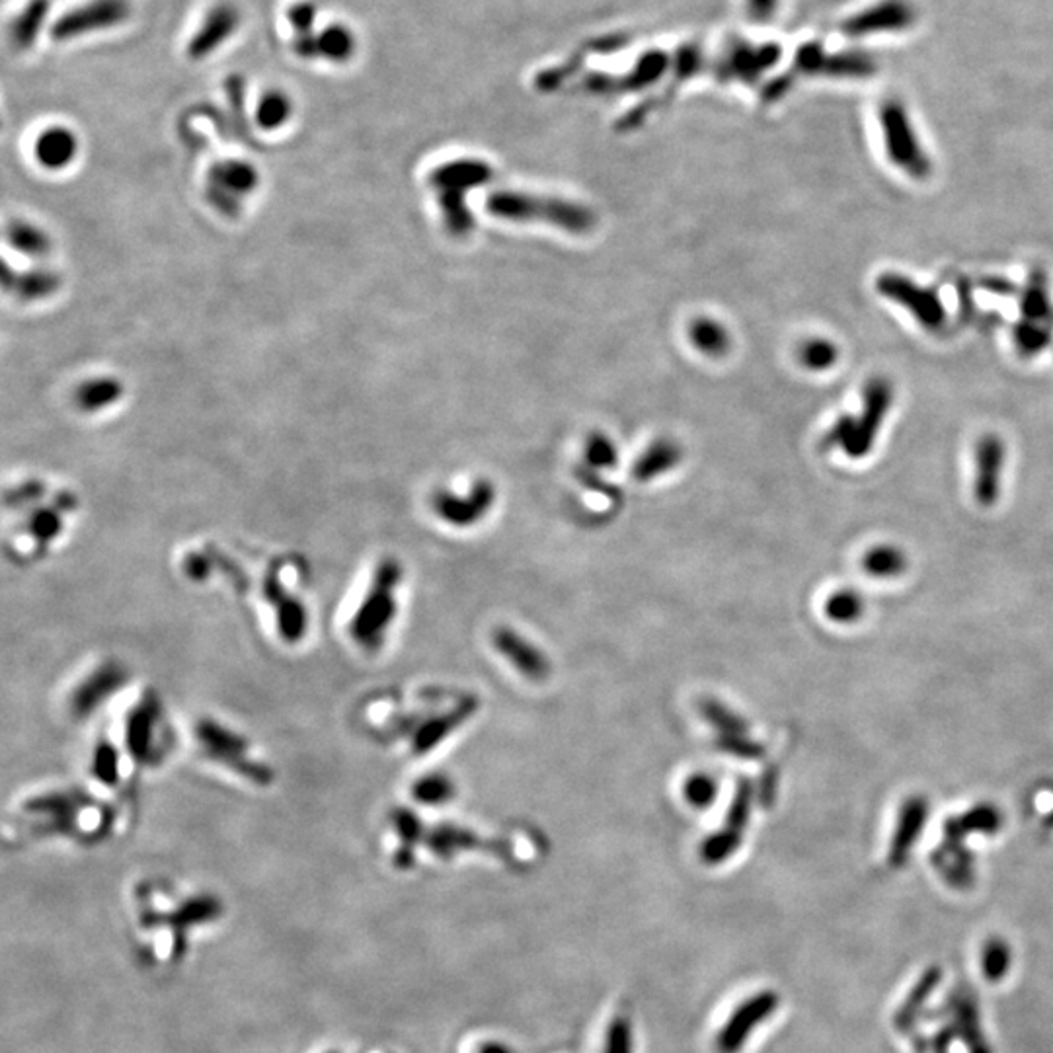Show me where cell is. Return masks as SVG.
<instances>
[{"label": "cell", "mask_w": 1053, "mask_h": 1053, "mask_svg": "<svg viewBox=\"0 0 1053 1053\" xmlns=\"http://www.w3.org/2000/svg\"><path fill=\"white\" fill-rule=\"evenodd\" d=\"M893 404L892 383L874 377L866 383L863 410L854 416H841L826 436V447H837L851 459H863L874 449L883 419Z\"/></svg>", "instance_id": "1"}, {"label": "cell", "mask_w": 1053, "mask_h": 1053, "mask_svg": "<svg viewBox=\"0 0 1053 1053\" xmlns=\"http://www.w3.org/2000/svg\"><path fill=\"white\" fill-rule=\"evenodd\" d=\"M488 210L496 217L512 221H544L574 235L589 233L596 225V217L588 208L552 198H535L522 191L492 193Z\"/></svg>", "instance_id": "2"}, {"label": "cell", "mask_w": 1053, "mask_h": 1053, "mask_svg": "<svg viewBox=\"0 0 1053 1053\" xmlns=\"http://www.w3.org/2000/svg\"><path fill=\"white\" fill-rule=\"evenodd\" d=\"M880 127L888 159L915 180H927L932 162L915 134L907 108L900 100H886L880 108Z\"/></svg>", "instance_id": "3"}, {"label": "cell", "mask_w": 1053, "mask_h": 1053, "mask_svg": "<svg viewBox=\"0 0 1053 1053\" xmlns=\"http://www.w3.org/2000/svg\"><path fill=\"white\" fill-rule=\"evenodd\" d=\"M490 168L482 162H449L431 174V186L439 193V203L446 215L447 227L453 235H465L473 227L471 213L466 211V191L485 184Z\"/></svg>", "instance_id": "4"}, {"label": "cell", "mask_w": 1053, "mask_h": 1053, "mask_svg": "<svg viewBox=\"0 0 1053 1053\" xmlns=\"http://www.w3.org/2000/svg\"><path fill=\"white\" fill-rule=\"evenodd\" d=\"M131 16L129 0H86L61 14L49 29L55 41H73L125 24Z\"/></svg>", "instance_id": "5"}, {"label": "cell", "mask_w": 1053, "mask_h": 1053, "mask_svg": "<svg viewBox=\"0 0 1053 1053\" xmlns=\"http://www.w3.org/2000/svg\"><path fill=\"white\" fill-rule=\"evenodd\" d=\"M876 291L888 301L903 306L925 330L935 333L947 324V309L939 291L930 287H920L910 277L900 276L895 272H886L876 279Z\"/></svg>", "instance_id": "6"}, {"label": "cell", "mask_w": 1053, "mask_h": 1053, "mask_svg": "<svg viewBox=\"0 0 1053 1053\" xmlns=\"http://www.w3.org/2000/svg\"><path fill=\"white\" fill-rule=\"evenodd\" d=\"M400 579V568L394 564V562H387L383 564L379 569V578H377V588L371 591L369 598L365 601L363 605V611H361V618L355 620V627H353V635L358 640H361L363 644L377 645L380 642V638L385 636V628L389 627L390 620H392V615H394V607H397V601H394V589L399 586Z\"/></svg>", "instance_id": "7"}, {"label": "cell", "mask_w": 1053, "mask_h": 1053, "mask_svg": "<svg viewBox=\"0 0 1053 1053\" xmlns=\"http://www.w3.org/2000/svg\"><path fill=\"white\" fill-rule=\"evenodd\" d=\"M751 806H753V787L750 780H740L720 831L712 833L701 844V858L704 863L714 866L728 861L731 854H736L743 841V833L750 826Z\"/></svg>", "instance_id": "8"}, {"label": "cell", "mask_w": 1053, "mask_h": 1053, "mask_svg": "<svg viewBox=\"0 0 1053 1053\" xmlns=\"http://www.w3.org/2000/svg\"><path fill=\"white\" fill-rule=\"evenodd\" d=\"M701 714L704 720L711 724L712 730L716 734V745L722 751L730 753L738 760H761L765 750L760 741L753 740L750 724L743 720L740 714H736L726 704L714 699H704L701 702Z\"/></svg>", "instance_id": "9"}, {"label": "cell", "mask_w": 1053, "mask_h": 1053, "mask_svg": "<svg viewBox=\"0 0 1053 1053\" xmlns=\"http://www.w3.org/2000/svg\"><path fill=\"white\" fill-rule=\"evenodd\" d=\"M915 20L917 14L910 0H880L847 20L843 32L851 38L898 34L912 28Z\"/></svg>", "instance_id": "10"}, {"label": "cell", "mask_w": 1053, "mask_h": 1053, "mask_svg": "<svg viewBox=\"0 0 1053 1053\" xmlns=\"http://www.w3.org/2000/svg\"><path fill=\"white\" fill-rule=\"evenodd\" d=\"M777 1006L778 996L773 991H761L757 995L745 999L716 1036L718 1053H740L753 1030L763 1025L777 1011Z\"/></svg>", "instance_id": "11"}, {"label": "cell", "mask_w": 1053, "mask_h": 1053, "mask_svg": "<svg viewBox=\"0 0 1053 1053\" xmlns=\"http://www.w3.org/2000/svg\"><path fill=\"white\" fill-rule=\"evenodd\" d=\"M1005 443L1001 437L987 434L979 437L976 446V480L974 496L981 507H991L999 502L1003 490L1005 471Z\"/></svg>", "instance_id": "12"}, {"label": "cell", "mask_w": 1053, "mask_h": 1053, "mask_svg": "<svg viewBox=\"0 0 1053 1053\" xmlns=\"http://www.w3.org/2000/svg\"><path fill=\"white\" fill-rule=\"evenodd\" d=\"M240 12L230 2H218L201 20L200 28L193 32L186 48L188 58L203 61L223 48L240 28Z\"/></svg>", "instance_id": "13"}, {"label": "cell", "mask_w": 1053, "mask_h": 1053, "mask_svg": "<svg viewBox=\"0 0 1053 1053\" xmlns=\"http://www.w3.org/2000/svg\"><path fill=\"white\" fill-rule=\"evenodd\" d=\"M493 648L529 681H544L551 675V662L537 645L531 644L513 628L493 630Z\"/></svg>", "instance_id": "14"}, {"label": "cell", "mask_w": 1053, "mask_h": 1053, "mask_svg": "<svg viewBox=\"0 0 1053 1053\" xmlns=\"http://www.w3.org/2000/svg\"><path fill=\"white\" fill-rule=\"evenodd\" d=\"M258 186V174L248 162L217 164L210 176V196L221 210H233Z\"/></svg>", "instance_id": "15"}, {"label": "cell", "mask_w": 1053, "mask_h": 1053, "mask_svg": "<svg viewBox=\"0 0 1053 1053\" xmlns=\"http://www.w3.org/2000/svg\"><path fill=\"white\" fill-rule=\"evenodd\" d=\"M493 493L492 486L488 482H478L468 496H453V493L441 492L434 500L437 515L446 519L449 525L455 527H471L480 522L486 513L492 507Z\"/></svg>", "instance_id": "16"}, {"label": "cell", "mask_w": 1053, "mask_h": 1053, "mask_svg": "<svg viewBox=\"0 0 1053 1053\" xmlns=\"http://www.w3.org/2000/svg\"><path fill=\"white\" fill-rule=\"evenodd\" d=\"M800 67L807 73H822L837 78H868L876 73V61L861 49L824 53L817 48H810L806 55L800 58Z\"/></svg>", "instance_id": "17"}, {"label": "cell", "mask_w": 1053, "mask_h": 1053, "mask_svg": "<svg viewBox=\"0 0 1053 1053\" xmlns=\"http://www.w3.org/2000/svg\"><path fill=\"white\" fill-rule=\"evenodd\" d=\"M929 810V800L919 797V794L903 800L900 814H898L895 831H893L892 847H890V858H892L893 864H902L903 861H907L913 844L919 839L923 829L927 826Z\"/></svg>", "instance_id": "18"}, {"label": "cell", "mask_w": 1053, "mask_h": 1053, "mask_svg": "<svg viewBox=\"0 0 1053 1053\" xmlns=\"http://www.w3.org/2000/svg\"><path fill=\"white\" fill-rule=\"evenodd\" d=\"M78 152V139L76 135L63 125H53L36 141V159L39 164L48 171H61L67 168L71 162L75 161Z\"/></svg>", "instance_id": "19"}, {"label": "cell", "mask_w": 1053, "mask_h": 1053, "mask_svg": "<svg viewBox=\"0 0 1053 1053\" xmlns=\"http://www.w3.org/2000/svg\"><path fill=\"white\" fill-rule=\"evenodd\" d=\"M427 844H429L431 853L441 856V858H451L453 854L461 853V851H471V849H485V851H492L498 856H507V853H505L507 849L502 843H488L473 831L459 829V827H439L429 836Z\"/></svg>", "instance_id": "20"}, {"label": "cell", "mask_w": 1053, "mask_h": 1053, "mask_svg": "<svg viewBox=\"0 0 1053 1053\" xmlns=\"http://www.w3.org/2000/svg\"><path fill=\"white\" fill-rule=\"evenodd\" d=\"M358 53V38L346 24H330L316 32V59L333 65H343Z\"/></svg>", "instance_id": "21"}, {"label": "cell", "mask_w": 1053, "mask_h": 1053, "mask_svg": "<svg viewBox=\"0 0 1053 1053\" xmlns=\"http://www.w3.org/2000/svg\"><path fill=\"white\" fill-rule=\"evenodd\" d=\"M49 9H51L49 0H28L26 2V7L22 9L18 16H14L12 24H10V39H12L14 48L26 51L36 43L39 32L43 29L46 22H48Z\"/></svg>", "instance_id": "22"}, {"label": "cell", "mask_w": 1053, "mask_h": 1053, "mask_svg": "<svg viewBox=\"0 0 1053 1053\" xmlns=\"http://www.w3.org/2000/svg\"><path fill=\"white\" fill-rule=\"evenodd\" d=\"M1023 321L1038 324H1052V301L1048 291V277L1042 269H1032L1025 291L1020 294Z\"/></svg>", "instance_id": "23"}, {"label": "cell", "mask_w": 1053, "mask_h": 1053, "mask_svg": "<svg viewBox=\"0 0 1053 1053\" xmlns=\"http://www.w3.org/2000/svg\"><path fill=\"white\" fill-rule=\"evenodd\" d=\"M476 706H478L476 699H466L465 702H461L456 706L455 711H451L449 714H443L439 718L427 722L424 730H419L418 736H416V741H414L416 750L424 753V751L436 748L437 743H441L443 738H447L451 731L459 728V724H463V722L468 720L475 714Z\"/></svg>", "instance_id": "24"}, {"label": "cell", "mask_w": 1053, "mask_h": 1053, "mask_svg": "<svg viewBox=\"0 0 1053 1053\" xmlns=\"http://www.w3.org/2000/svg\"><path fill=\"white\" fill-rule=\"evenodd\" d=\"M863 569L870 578H898L907 569V556L893 544H876L864 552Z\"/></svg>", "instance_id": "25"}, {"label": "cell", "mask_w": 1053, "mask_h": 1053, "mask_svg": "<svg viewBox=\"0 0 1053 1053\" xmlns=\"http://www.w3.org/2000/svg\"><path fill=\"white\" fill-rule=\"evenodd\" d=\"M122 390L124 389L120 380L110 379V377L85 380V385H80V389L76 390V404L85 412H98V410L114 406L122 397Z\"/></svg>", "instance_id": "26"}, {"label": "cell", "mask_w": 1053, "mask_h": 1053, "mask_svg": "<svg viewBox=\"0 0 1053 1053\" xmlns=\"http://www.w3.org/2000/svg\"><path fill=\"white\" fill-rule=\"evenodd\" d=\"M293 115V100L284 90H269L256 105V124L266 131L284 127Z\"/></svg>", "instance_id": "27"}, {"label": "cell", "mask_w": 1053, "mask_h": 1053, "mask_svg": "<svg viewBox=\"0 0 1053 1053\" xmlns=\"http://www.w3.org/2000/svg\"><path fill=\"white\" fill-rule=\"evenodd\" d=\"M864 598L854 589H839L826 601V617L837 625H853L864 615Z\"/></svg>", "instance_id": "28"}, {"label": "cell", "mask_w": 1053, "mask_h": 1053, "mask_svg": "<svg viewBox=\"0 0 1053 1053\" xmlns=\"http://www.w3.org/2000/svg\"><path fill=\"white\" fill-rule=\"evenodd\" d=\"M1013 342L1023 358H1035L1052 343V324L1020 321L1013 330Z\"/></svg>", "instance_id": "29"}, {"label": "cell", "mask_w": 1053, "mask_h": 1053, "mask_svg": "<svg viewBox=\"0 0 1053 1053\" xmlns=\"http://www.w3.org/2000/svg\"><path fill=\"white\" fill-rule=\"evenodd\" d=\"M679 456L681 455H679L677 447L669 446V443H657L636 463L635 476L638 480H650V478L674 468L679 463Z\"/></svg>", "instance_id": "30"}, {"label": "cell", "mask_w": 1053, "mask_h": 1053, "mask_svg": "<svg viewBox=\"0 0 1053 1053\" xmlns=\"http://www.w3.org/2000/svg\"><path fill=\"white\" fill-rule=\"evenodd\" d=\"M960 826L966 833H986L993 836L1003 826V816L999 807L991 802H981L978 806L971 807L966 814L958 816Z\"/></svg>", "instance_id": "31"}, {"label": "cell", "mask_w": 1053, "mask_h": 1053, "mask_svg": "<svg viewBox=\"0 0 1053 1053\" xmlns=\"http://www.w3.org/2000/svg\"><path fill=\"white\" fill-rule=\"evenodd\" d=\"M455 797V785L446 775L419 778L414 787V798L427 806H441Z\"/></svg>", "instance_id": "32"}, {"label": "cell", "mask_w": 1053, "mask_h": 1053, "mask_svg": "<svg viewBox=\"0 0 1053 1053\" xmlns=\"http://www.w3.org/2000/svg\"><path fill=\"white\" fill-rule=\"evenodd\" d=\"M10 247L18 250L28 256H39L48 250V237L43 230H39L28 223H14L9 230Z\"/></svg>", "instance_id": "33"}, {"label": "cell", "mask_w": 1053, "mask_h": 1053, "mask_svg": "<svg viewBox=\"0 0 1053 1053\" xmlns=\"http://www.w3.org/2000/svg\"><path fill=\"white\" fill-rule=\"evenodd\" d=\"M691 336H693V342L697 343V348L704 351V353H711V355L724 353V351L728 350V343H730V338H728V334L722 328L720 324L712 323L709 318H704V321H699V323L694 324Z\"/></svg>", "instance_id": "34"}, {"label": "cell", "mask_w": 1053, "mask_h": 1053, "mask_svg": "<svg viewBox=\"0 0 1053 1053\" xmlns=\"http://www.w3.org/2000/svg\"><path fill=\"white\" fill-rule=\"evenodd\" d=\"M684 797L689 802V806L697 807V810H706L714 804V800L718 797V782H716V778L704 775V773L693 775V777H689V780H685Z\"/></svg>", "instance_id": "35"}, {"label": "cell", "mask_w": 1053, "mask_h": 1053, "mask_svg": "<svg viewBox=\"0 0 1053 1053\" xmlns=\"http://www.w3.org/2000/svg\"><path fill=\"white\" fill-rule=\"evenodd\" d=\"M839 360V350L829 340H810L800 350V361L806 365L807 369L827 371L831 369Z\"/></svg>", "instance_id": "36"}, {"label": "cell", "mask_w": 1053, "mask_h": 1053, "mask_svg": "<svg viewBox=\"0 0 1053 1053\" xmlns=\"http://www.w3.org/2000/svg\"><path fill=\"white\" fill-rule=\"evenodd\" d=\"M603 1053H635V1035L628 1016H615L611 1020L605 1035Z\"/></svg>", "instance_id": "37"}, {"label": "cell", "mask_w": 1053, "mask_h": 1053, "mask_svg": "<svg viewBox=\"0 0 1053 1053\" xmlns=\"http://www.w3.org/2000/svg\"><path fill=\"white\" fill-rule=\"evenodd\" d=\"M316 18H318V9H316V4L311 2V0L293 2L289 7V10H287V22H289V26L293 29L294 36H309V34H314Z\"/></svg>", "instance_id": "38"}, {"label": "cell", "mask_w": 1053, "mask_h": 1053, "mask_svg": "<svg viewBox=\"0 0 1053 1053\" xmlns=\"http://www.w3.org/2000/svg\"><path fill=\"white\" fill-rule=\"evenodd\" d=\"M588 461L596 466H615L617 455H615V449L609 443L607 439L598 437L589 443Z\"/></svg>", "instance_id": "39"}, {"label": "cell", "mask_w": 1053, "mask_h": 1053, "mask_svg": "<svg viewBox=\"0 0 1053 1053\" xmlns=\"http://www.w3.org/2000/svg\"><path fill=\"white\" fill-rule=\"evenodd\" d=\"M22 285H20V291L26 294V297H43L48 294L51 289H55V279L51 276H41V272H36L34 276H26L20 279Z\"/></svg>", "instance_id": "40"}, {"label": "cell", "mask_w": 1053, "mask_h": 1053, "mask_svg": "<svg viewBox=\"0 0 1053 1053\" xmlns=\"http://www.w3.org/2000/svg\"><path fill=\"white\" fill-rule=\"evenodd\" d=\"M958 294L960 318H962V323H971V318L976 314V303H974V297H971V285L966 279H960Z\"/></svg>", "instance_id": "41"}, {"label": "cell", "mask_w": 1053, "mask_h": 1053, "mask_svg": "<svg viewBox=\"0 0 1053 1053\" xmlns=\"http://www.w3.org/2000/svg\"><path fill=\"white\" fill-rule=\"evenodd\" d=\"M979 285L989 293L999 294V297H1013L1018 293L1016 285L1011 284L1005 277L987 276L979 281Z\"/></svg>", "instance_id": "42"}, {"label": "cell", "mask_w": 1053, "mask_h": 1053, "mask_svg": "<svg viewBox=\"0 0 1053 1053\" xmlns=\"http://www.w3.org/2000/svg\"><path fill=\"white\" fill-rule=\"evenodd\" d=\"M478 1053H513V1050L505 1044H500V1042H488L478 1050Z\"/></svg>", "instance_id": "43"}, {"label": "cell", "mask_w": 1053, "mask_h": 1053, "mask_svg": "<svg viewBox=\"0 0 1053 1053\" xmlns=\"http://www.w3.org/2000/svg\"><path fill=\"white\" fill-rule=\"evenodd\" d=\"M773 4H775V0H760L761 14H769Z\"/></svg>", "instance_id": "44"}]
</instances>
